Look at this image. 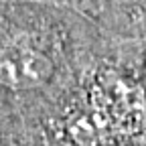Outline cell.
Listing matches in <instances>:
<instances>
[{
  "instance_id": "1",
  "label": "cell",
  "mask_w": 146,
  "mask_h": 146,
  "mask_svg": "<svg viewBox=\"0 0 146 146\" xmlns=\"http://www.w3.org/2000/svg\"><path fill=\"white\" fill-rule=\"evenodd\" d=\"M55 65L49 55L29 43L0 47V87L10 91L39 89L53 79Z\"/></svg>"
},
{
  "instance_id": "2",
  "label": "cell",
  "mask_w": 146,
  "mask_h": 146,
  "mask_svg": "<svg viewBox=\"0 0 146 146\" xmlns=\"http://www.w3.org/2000/svg\"><path fill=\"white\" fill-rule=\"evenodd\" d=\"M144 61H146V59H144Z\"/></svg>"
}]
</instances>
